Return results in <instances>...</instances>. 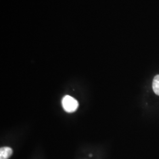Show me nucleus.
I'll return each mask as SVG.
<instances>
[{
    "label": "nucleus",
    "mask_w": 159,
    "mask_h": 159,
    "mask_svg": "<svg viewBox=\"0 0 159 159\" xmlns=\"http://www.w3.org/2000/svg\"><path fill=\"white\" fill-rule=\"evenodd\" d=\"M64 110L67 113H73L79 107V102L74 98L70 96L64 97L62 100Z\"/></svg>",
    "instance_id": "obj_1"
},
{
    "label": "nucleus",
    "mask_w": 159,
    "mask_h": 159,
    "mask_svg": "<svg viewBox=\"0 0 159 159\" xmlns=\"http://www.w3.org/2000/svg\"><path fill=\"white\" fill-rule=\"evenodd\" d=\"M152 87L154 93L156 95L159 96V75H156L154 77L152 83Z\"/></svg>",
    "instance_id": "obj_3"
},
{
    "label": "nucleus",
    "mask_w": 159,
    "mask_h": 159,
    "mask_svg": "<svg viewBox=\"0 0 159 159\" xmlns=\"http://www.w3.org/2000/svg\"><path fill=\"white\" fill-rule=\"evenodd\" d=\"M12 154V150L9 147L0 148V159H8Z\"/></svg>",
    "instance_id": "obj_2"
}]
</instances>
